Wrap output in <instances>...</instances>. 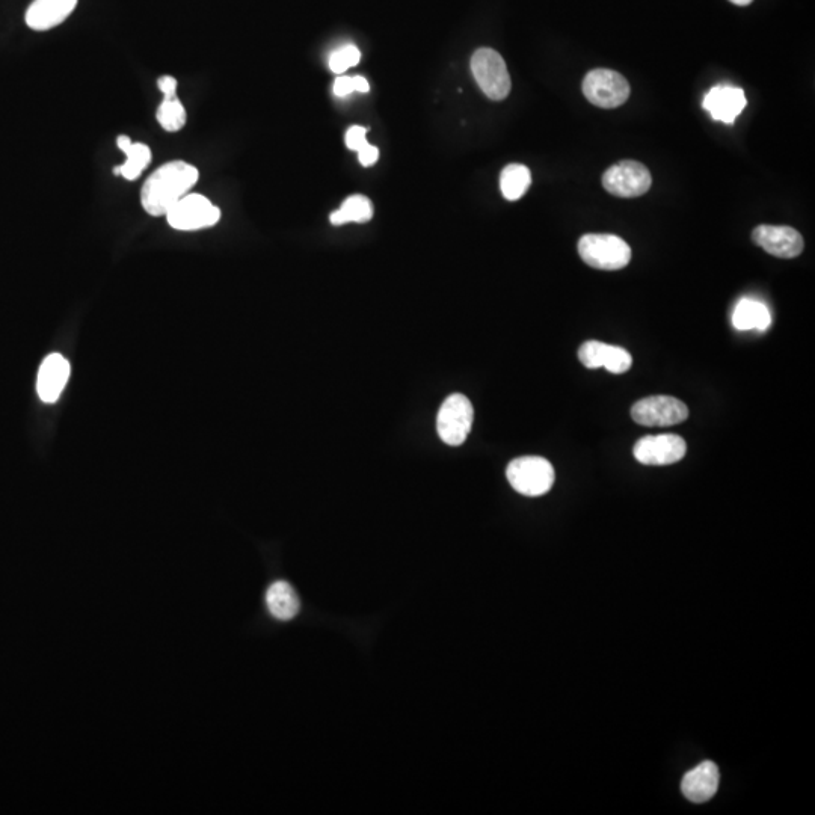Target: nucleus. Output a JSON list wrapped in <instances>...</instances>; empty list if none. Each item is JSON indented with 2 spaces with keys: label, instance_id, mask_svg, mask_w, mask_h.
<instances>
[{
  "label": "nucleus",
  "instance_id": "obj_2",
  "mask_svg": "<svg viewBox=\"0 0 815 815\" xmlns=\"http://www.w3.org/2000/svg\"><path fill=\"white\" fill-rule=\"evenodd\" d=\"M579 254L586 265L600 271H619L631 260L628 243L615 234H585L579 240Z\"/></svg>",
  "mask_w": 815,
  "mask_h": 815
},
{
  "label": "nucleus",
  "instance_id": "obj_10",
  "mask_svg": "<svg viewBox=\"0 0 815 815\" xmlns=\"http://www.w3.org/2000/svg\"><path fill=\"white\" fill-rule=\"evenodd\" d=\"M687 444L680 435H648L640 438L633 453L637 462L651 467H663L680 462L686 456Z\"/></svg>",
  "mask_w": 815,
  "mask_h": 815
},
{
  "label": "nucleus",
  "instance_id": "obj_14",
  "mask_svg": "<svg viewBox=\"0 0 815 815\" xmlns=\"http://www.w3.org/2000/svg\"><path fill=\"white\" fill-rule=\"evenodd\" d=\"M70 378V363L61 354H50L38 372L37 391L44 403H55Z\"/></svg>",
  "mask_w": 815,
  "mask_h": 815
},
{
  "label": "nucleus",
  "instance_id": "obj_18",
  "mask_svg": "<svg viewBox=\"0 0 815 815\" xmlns=\"http://www.w3.org/2000/svg\"><path fill=\"white\" fill-rule=\"evenodd\" d=\"M732 325L739 331L757 330L764 333L772 325V314L763 302L745 298L736 305Z\"/></svg>",
  "mask_w": 815,
  "mask_h": 815
},
{
  "label": "nucleus",
  "instance_id": "obj_28",
  "mask_svg": "<svg viewBox=\"0 0 815 815\" xmlns=\"http://www.w3.org/2000/svg\"><path fill=\"white\" fill-rule=\"evenodd\" d=\"M354 88L355 93H369L370 85L364 77L355 76L354 77Z\"/></svg>",
  "mask_w": 815,
  "mask_h": 815
},
{
  "label": "nucleus",
  "instance_id": "obj_1",
  "mask_svg": "<svg viewBox=\"0 0 815 815\" xmlns=\"http://www.w3.org/2000/svg\"><path fill=\"white\" fill-rule=\"evenodd\" d=\"M200 173L191 163L174 160L154 171L142 186L141 203L151 216H167L174 204L189 194Z\"/></svg>",
  "mask_w": 815,
  "mask_h": 815
},
{
  "label": "nucleus",
  "instance_id": "obj_15",
  "mask_svg": "<svg viewBox=\"0 0 815 815\" xmlns=\"http://www.w3.org/2000/svg\"><path fill=\"white\" fill-rule=\"evenodd\" d=\"M77 0H34L26 11V25L34 31H49L64 23Z\"/></svg>",
  "mask_w": 815,
  "mask_h": 815
},
{
  "label": "nucleus",
  "instance_id": "obj_23",
  "mask_svg": "<svg viewBox=\"0 0 815 815\" xmlns=\"http://www.w3.org/2000/svg\"><path fill=\"white\" fill-rule=\"evenodd\" d=\"M361 61V52L357 47L343 46L331 55L330 68L333 73L342 74L348 71L349 68L355 67Z\"/></svg>",
  "mask_w": 815,
  "mask_h": 815
},
{
  "label": "nucleus",
  "instance_id": "obj_12",
  "mask_svg": "<svg viewBox=\"0 0 815 815\" xmlns=\"http://www.w3.org/2000/svg\"><path fill=\"white\" fill-rule=\"evenodd\" d=\"M579 360L586 369L595 370L604 367L616 375L628 372L633 364L630 352L619 346L607 345L597 340H591L580 346Z\"/></svg>",
  "mask_w": 815,
  "mask_h": 815
},
{
  "label": "nucleus",
  "instance_id": "obj_17",
  "mask_svg": "<svg viewBox=\"0 0 815 815\" xmlns=\"http://www.w3.org/2000/svg\"><path fill=\"white\" fill-rule=\"evenodd\" d=\"M265 601L269 613L278 621H292L301 610L298 594L293 586L284 580H278L269 586Z\"/></svg>",
  "mask_w": 815,
  "mask_h": 815
},
{
  "label": "nucleus",
  "instance_id": "obj_7",
  "mask_svg": "<svg viewBox=\"0 0 815 815\" xmlns=\"http://www.w3.org/2000/svg\"><path fill=\"white\" fill-rule=\"evenodd\" d=\"M631 417L637 425L668 428L689 419L686 403L672 396H649L634 403Z\"/></svg>",
  "mask_w": 815,
  "mask_h": 815
},
{
  "label": "nucleus",
  "instance_id": "obj_26",
  "mask_svg": "<svg viewBox=\"0 0 815 815\" xmlns=\"http://www.w3.org/2000/svg\"><path fill=\"white\" fill-rule=\"evenodd\" d=\"M355 93L354 77H339L334 84V94L339 97H348Z\"/></svg>",
  "mask_w": 815,
  "mask_h": 815
},
{
  "label": "nucleus",
  "instance_id": "obj_11",
  "mask_svg": "<svg viewBox=\"0 0 815 815\" xmlns=\"http://www.w3.org/2000/svg\"><path fill=\"white\" fill-rule=\"evenodd\" d=\"M752 239L766 253L779 259H794L803 251L802 234L784 225H760L752 233Z\"/></svg>",
  "mask_w": 815,
  "mask_h": 815
},
{
  "label": "nucleus",
  "instance_id": "obj_21",
  "mask_svg": "<svg viewBox=\"0 0 815 815\" xmlns=\"http://www.w3.org/2000/svg\"><path fill=\"white\" fill-rule=\"evenodd\" d=\"M373 218V204L364 195H352L346 198L337 212L331 213L333 225L348 224V222H369Z\"/></svg>",
  "mask_w": 815,
  "mask_h": 815
},
{
  "label": "nucleus",
  "instance_id": "obj_25",
  "mask_svg": "<svg viewBox=\"0 0 815 815\" xmlns=\"http://www.w3.org/2000/svg\"><path fill=\"white\" fill-rule=\"evenodd\" d=\"M357 153L358 159H360L363 167H372V165H375L376 160H378L379 157L378 147H375V145L372 144L364 145V147L361 148V150H358Z\"/></svg>",
  "mask_w": 815,
  "mask_h": 815
},
{
  "label": "nucleus",
  "instance_id": "obj_6",
  "mask_svg": "<svg viewBox=\"0 0 815 815\" xmlns=\"http://www.w3.org/2000/svg\"><path fill=\"white\" fill-rule=\"evenodd\" d=\"M583 94L589 103L603 109L624 105L630 97V84L618 71L597 68L589 71L583 80Z\"/></svg>",
  "mask_w": 815,
  "mask_h": 815
},
{
  "label": "nucleus",
  "instance_id": "obj_9",
  "mask_svg": "<svg viewBox=\"0 0 815 815\" xmlns=\"http://www.w3.org/2000/svg\"><path fill=\"white\" fill-rule=\"evenodd\" d=\"M652 185L648 168L634 160H622L604 173L603 186L609 194L619 198H636L645 195Z\"/></svg>",
  "mask_w": 815,
  "mask_h": 815
},
{
  "label": "nucleus",
  "instance_id": "obj_8",
  "mask_svg": "<svg viewBox=\"0 0 815 815\" xmlns=\"http://www.w3.org/2000/svg\"><path fill=\"white\" fill-rule=\"evenodd\" d=\"M221 210L203 195L188 194L167 213L168 224L179 231H197L213 227Z\"/></svg>",
  "mask_w": 815,
  "mask_h": 815
},
{
  "label": "nucleus",
  "instance_id": "obj_27",
  "mask_svg": "<svg viewBox=\"0 0 815 815\" xmlns=\"http://www.w3.org/2000/svg\"><path fill=\"white\" fill-rule=\"evenodd\" d=\"M177 79L173 76H162L157 80V87L162 91L163 97L177 96Z\"/></svg>",
  "mask_w": 815,
  "mask_h": 815
},
{
  "label": "nucleus",
  "instance_id": "obj_29",
  "mask_svg": "<svg viewBox=\"0 0 815 815\" xmlns=\"http://www.w3.org/2000/svg\"><path fill=\"white\" fill-rule=\"evenodd\" d=\"M729 2L739 7H748L749 4H752V0H729Z\"/></svg>",
  "mask_w": 815,
  "mask_h": 815
},
{
  "label": "nucleus",
  "instance_id": "obj_20",
  "mask_svg": "<svg viewBox=\"0 0 815 815\" xmlns=\"http://www.w3.org/2000/svg\"><path fill=\"white\" fill-rule=\"evenodd\" d=\"M530 185H532V174L529 168L520 163L508 165L500 177L503 197L509 201L520 200L529 191Z\"/></svg>",
  "mask_w": 815,
  "mask_h": 815
},
{
  "label": "nucleus",
  "instance_id": "obj_22",
  "mask_svg": "<svg viewBox=\"0 0 815 815\" xmlns=\"http://www.w3.org/2000/svg\"><path fill=\"white\" fill-rule=\"evenodd\" d=\"M157 121L167 132H179L185 127L188 115L179 97H163L156 112Z\"/></svg>",
  "mask_w": 815,
  "mask_h": 815
},
{
  "label": "nucleus",
  "instance_id": "obj_4",
  "mask_svg": "<svg viewBox=\"0 0 815 815\" xmlns=\"http://www.w3.org/2000/svg\"><path fill=\"white\" fill-rule=\"evenodd\" d=\"M471 71L488 99L502 102L511 93V76L505 59L493 49H479L471 58Z\"/></svg>",
  "mask_w": 815,
  "mask_h": 815
},
{
  "label": "nucleus",
  "instance_id": "obj_19",
  "mask_svg": "<svg viewBox=\"0 0 815 815\" xmlns=\"http://www.w3.org/2000/svg\"><path fill=\"white\" fill-rule=\"evenodd\" d=\"M118 148L126 154V162L120 167L114 168V174L117 176H123L124 179L133 180L138 179L142 173H144L145 168L148 167V163L151 160V150L148 148V145L145 144H133L130 141L129 136H118L117 139Z\"/></svg>",
  "mask_w": 815,
  "mask_h": 815
},
{
  "label": "nucleus",
  "instance_id": "obj_13",
  "mask_svg": "<svg viewBox=\"0 0 815 815\" xmlns=\"http://www.w3.org/2000/svg\"><path fill=\"white\" fill-rule=\"evenodd\" d=\"M746 105L748 102H746L745 91L742 88L728 87V85H719L708 91L702 103L705 111L710 112L713 120L726 124L734 123Z\"/></svg>",
  "mask_w": 815,
  "mask_h": 815
},
{
  "label": "nucleus",
  "instance_id": "obj_3",
  "mask_svg": "<svg viewBox=\"0 0 815 815\" xmlns=\"http://www.w3.org/2000/svg\"><path fill=\"white\" fill-rule=\"evenodd\" d=\"M506 477L517 493L526 497H539L553 488L556 473L547 459L541 456H523L508 465Z\"/></svg>",
  "mask_w": 815,
  "mask_h": 815
},
{
  "label": "nucleus",
  "instance_id": "obj_24",
  "mask_svg": "<svg viewBox=\"0 0 815 815\" xmlns=\"http://www.w3.org/2000/svg\"><path fill=\"white\" fill-rule=\"evenodd\" d=\"M366 135V127L352 126L351 129L348 130V133H346V145H348L351 150H361L364 145L369 144V142H367Z\"/></svg>",
  "mask_w": 815,
  "mask_h": 815
},
{
  "label": "nucleus",
  "instance_id": "obj_5",
  "mask_svg": "<svg viewBox=\"0 0 815 815\" xmlns=\"http://www.w3.org/2000/svg\"><path fill=\"white\" fill-rule=\"evenodd\" d=\"M474 410L470 399L464 394H450L437 417V431L447 446H461L473 428Z\"/></svg>",
  "mask_w": 815,
  "mask_h": 815
},
{
  "label": "nucleus",
  "instance_id": "obj_16",
  "mask_svg": "<svg viewBox=\"0 0 815 815\" xmlns=\"http://www.w3.org/2000/svg\"><path fill=\"white\" fill-rule=\"evenodd\" d=\"M719 769L711 761L696 766L686 773L681 782V791L684 797L693 803H704L716 796L719 788Z\"/></svg>",
  "mask_w": 815,
  "mask_h": 815
}]
</instances>
